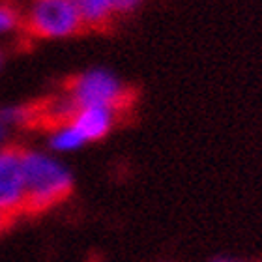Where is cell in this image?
Returning a JSON list of instances; mask_svg holds the SVG:
<instances>
[{
  "mask_svg": "<svg viewBox=\"0 0 262 262\" xmlns=\"http://www.w3.org/2000/svg\"><path fill=\"white\" fill-rule=\"evenodd\" d=\"M25 208L23 215L43 213L73 191V174L58 159L34 150H23Z\"/></svg>",
  "mask_w": 262,
  "mask_h": 262,
  "instance_id": "obj_1",
  "label": "cell"
},
{
  "mask_svg": "<svg viewBox=\"0 0 262 262\" xmlns=\"http://www.w3.org/2000/svg\"><path fill=\"white\" fill-rule=\"evenodd\" d=\"M70 99L75 109L105 107L116 111L127 101V90L113 71L92 68L70 82Z\"/></svg>",
  "mask_w": 262,
  "mask_h": 262,
  "instance_id": "obj_2",
  "label": "cell"
},
{
  "mask_svg": "<svg viewBox=\"0 0 262 262\" xmlns=\"http://www.w3.org/2000/svg\"><path fill=\"white\" fill-rule=\"evenodd\" d=\"M21 21L28 32L38 38H68L84 30L77 2L70 0L36 2Z\"/></svg>",
  "mask_w": 262,
  "mask_h": 262,
  "instance_id": "obj_3",
  "label": "cell"
},
{
  "mask_svg": "<svg viewBox=\"0 0 262 262\" xmlns=\"http://www.w3.org/2000/svg\"><path fill=\"white\" fill-rule=\"evenodd\" d=\"M25 208V176L23 148H0V213L11 221L23 215Z\"/></svg>",
  "mask_w": 262,
  "mask_h": 262,
  "instance_id": "obj_4",
  "label": "cell"
},
{
  "mask_svg": "<svg viewBox=\"0 0 262 262\" xmlns=\"http://www.w3.org/2000/svg\"><path fill=\"white\" fill-rule=\"evenodd\" d=\"M113 113L115 111L105 109V107H84V109H77L70 124L75 127L86 142L101 141L109 135L111 127H113Z\"/></svg>",
  "mask_w": 262,
  "mask_h": 262,
  "instance_id": "obj_5",
  "label": "cell"
},
{
  "mask_svg": "<svg viewBox=\"0 0 262 262\" xmlns=\"http://www.w3.org/2000/svg\"><path fill=\"white\" fill-rule=\"evenodd\" d=\"M82 28H103L115 15L111 0H81L77 2Z\"/></svg>",
  "mask_w": 262,
  "mask_h": 262,
  "instance_id": "obj_6",
  "label": "cell"
},
{
  "mask_svg": "<svg viewBox=\"0 0 262 262\" xmlns=\"http://www.w3.org/2000/svg\"><path fill=\"white\" fill-rule=\"evenodd\" d=\"M82 144H86L84 141V137L75 129V127L71 126L70 122H66L62 124L58 129L51 135L49 139V146L56 152H70V150H77V148H81Z\"/></svg>",
  "mask_w": 262,
  "mask_h": 262,
  "instance_id": "obj_7",
  "label": "cell"
},
{
  "mask_svg": "<svg viewBox=\"0 0 262 262\" xmlns=\"http://www.w3.org/2000/svg\"><path fill=\"white\" fill-rule=\"evenodd\" d=\"M21 23V15L15 8L6 4H0V32H8V30H13Z\"/></svg>",
  "mask_w": 262,
  "mask_h": 262,
  "instance_id": "obj_8",
  "label": "cell"
},
{
  "mask_svg": "<svg viewBox=\"0 0 262 262\" xmlns=\"http://www.w3.org/2000/svg\"><path fill=\"white\" fill-rule=\"evenodd\" d=\"M113 4V11L115 13H131L133 10H137L139 2H131V0H111Z\"/></svg>",
  "mask_w": 262,
  "mask_h": 262,
  "instance_id": "obj_9",
  "label": "cell"
},
{
  "mask_svg": "<svg viewBox=\"0 0 262 262\" xmlns=\"http://www.w3.org/2000/svg\"><path fill=\"white\" fill-rule=\"evenodd\" d=\"M11 223H13V221H11L10 217H6L4 213H0V232H2V230L8 229V227H10Z\"/></svg>",
  "mask_w": 262,
  "mask_h": 262,
  "instance_id": "obj_10",
  "label": "cell"
},
{
  "mask_svg": "<svg viewBox=\"0 0 262 262\" xmlns=\"http://www.w3.org/2000/svg\"><path fill=\"white\" fill-rule=\"evenodd\" d=\"M6 135H8V126H6L4 122L0 120V144H2V142H4Z\"/></svg>",
  "mask_w": 262,
  "mask_h": 262,
  "instance_id": "obj_11",
  "label": "cell"
},
{
  "mask_svg": "<svg viewBox=\"0 0 262 262\" xmlns=\"http://www.w3.org/2000/svg\"><path fill=\"white\" fill-rule=\"evenodd\" d=\"M210 262H234L232 258H225V257H219V258H213V260Z\"/></svg>",
  "mask_w": 262,
  "mask_h": 262,
  "instance_id": "obj_12",
  "label": "cell"
},
{
  "mask_svg": "<svg viewBox=\"0 0 262 262\" xmlns=\"http://www.w3.org/2000/svg\"><path fill=\"white\" fill-rule=\"evenodd\" d=\"M0 62H2V58H0Z\"/></svg>",
  "mask_w": 262,
  "mask_h": 262,
  "instance_id": "obj_13",
  "label": "cell"
}]
</instances>
